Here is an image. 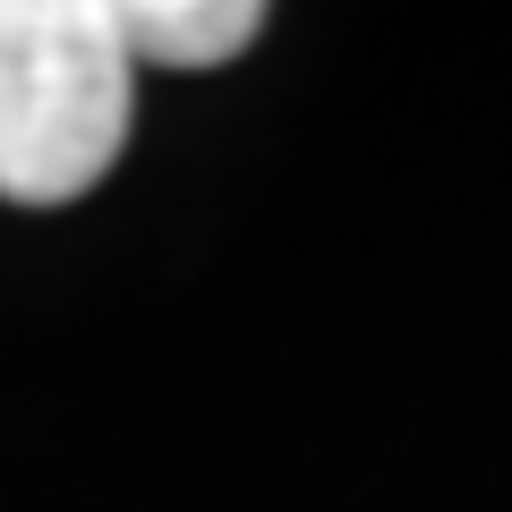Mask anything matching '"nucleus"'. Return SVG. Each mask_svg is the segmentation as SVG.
Wrapping results in <instances>:
<instances>
[{
	"mask_svg": "<svg viewBox=\"0 0 512 512\" xmlns=\"http://www.w3.org/2000/svg\"><path fill=\"white\" fill-rule=\"evenodd\" d=\"M137 111V60L111 0H0V197L69 205L111 171Z\"/></svg>",
	"mask_w": 512,
	"mask_h": 512,
	"instance_id": "f257e3e1",
	"label": "nucleus"
},
{
	"mask_svg": "<svg viewBox=\"0 0 512 512\" xmlns=\"http://www.w3.org/2000/svg\"><path fill=\"white\" fill-rule=\"evenodd\" d=\"M111 26H120L128 60H154V69H214L239 60L265 26L256 0H111Z\"/></svg>",
	"mask_w": 512,
	"mask_h": 512,
	"instance_id": "f03ea898",
	"label": "nucleus"
}]
</instances>
